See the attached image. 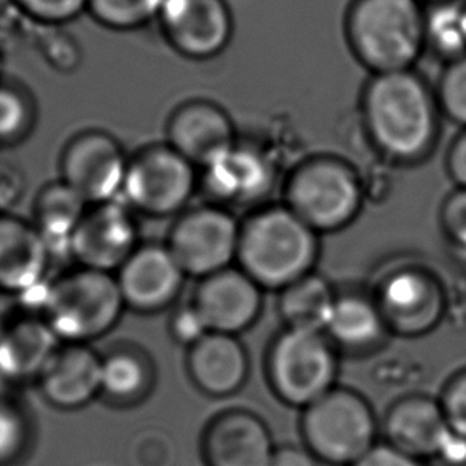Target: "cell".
<instances>
[{
    "label": "cell",
    "instance_id": "6da1fadb",
    "mask_svg": "<svg viewBox=\"0 0 466 466\" xmlns=\"http://www.w3.org/2000/svg\"><path fill=\"white\" fill-rule=\"evenodd\" d=\"M441 116L435 89L414 69L374 74L361 95L366 134L393 163L425 161L438 146Z\"/></svg>",
    "mask_w": 466,
    "mask_h": 466
},
{
    "label": "cell",
    "instance_id": "7a4b0ae2",
    "mask_svg": "<svg viewBox=\"0 0 466 466\" xmlns=\"http://www.w3.org/2000/svg\"><path fill=\"white\" fill-rule=\"evenodd\" d=\"M319 236L285 204L259 208L240 223L236 261L263 290H284L314 272Z\"/></svg>",
    "mask_w": 466,
    "mask_h": 466
},
{
    "label": "cell",
    "instance_id": "3957f363",
    "mask_svg": "<svg viewBox=\"0 0 466 466\" xmlns=\"http://www.w3.org/2000/svg\"><path fill=\"white\" fill-rule=\"evenodd\" d=\"M344 31L372 76L414 69L427 51V10L419 0H352Z\"/></svg>",
    "mask_w": 466,
    "mask_h": 466
},
{
    "label": "cell",
    "instance_id": "277c9868",
    "mask_svg": "<svg viewBox=\"0 0 466 466\" xmlns=\"http://www.w3.org/2000/svg\"><path fill=\"white\" fill-rule=\"evenodd\" d=\"M127 309L112 272L78 266L46 285L40 317L67 344H88L112 331Z\"/></svg>",
    "mask_w": 466,
    "mask_h": 466
},
{
    "label": "cell",
    "instance_id": "5b68a950",
    "mask_svg": "<svg viewBox=\"0 0 466 466\" xmlns=\"http://www.w3.org/2000/svg\"><path fill=\"white\" fill-rule=\"evenodd\" d=\"M365 189L359 172L338 157H312L299 164L285 185V206L315 233H336L359 217Z\"/></svg>",
    "mask_w": 466,
    "mask_h": 466
},
{
    "label": "cell",
    "instance_id": "8992f818",
    "mask_svg": "<svg viewBox=\"0 0 466 466\" xmlns=\"http://www.w3.org/2000/svg\"><path fill=\"white\" fill-rule=\"evenodd\" d=\"M266 371L276 395L304 410L336 387L339 350L323 331L285 328L269 347Z\"/></svg>",
    "mask_w": 466,
    "mask_h": 466
},
{
    "label": "cell",
    "instance_id": "52a82bcc",
    "mask_svg": "<svg viewBox=\"0 0 466 466\" xmlns=\"http://www.w3.org/2000/svg\"><path fill=\"white\" fill-rule=\"evenodd\" d=\"M301 429L310 452L333 465L352 466L378 442L371 404L350 389L334 387L304 408Z\"/></svg>",
    "mask_w": 466,
    "mask_h": 466
},
{
    "label": "cell",
    "instance_id": "ba28073f",
    "mask_svg": "<svg viewBox=\"0 0 466 466\" xmlns=\"http://www.w3.org/2000/svg\"><path fill=\"white\" fill-rule=\"evenodd\" d=\"M198 187V167L166 144L129 157L121 198L133 210L163 218L188 206Z\"/></svg>",
    "mask_w": 466,
    "mask_h": 466
},
{
    "label": "cell",
    "instance_id": "9c48e42d",
    "mask_svg": "<svg viewBox=\"0 0 466 466\" xmlns=\"http://www.w3.org/2000/svg\"><path fill=\"white\" fill-rule=\"evenodd\" d=\"M240 223L217 204L189 208L177 218L166 246L187 278L198 280L231 268L238 259Z\"/></svg>",
    "mask_w": 466,
    "mask_h": 466
},
{
    "label": "cell",
    "instance_id": "30bf717a",
    "mask_svg": "<svg viewBox=\"0 0 466 466\" xmlns=\"http://www.w3.org/2000/svg\"><path fill=\"white\" fill-rule=\"evenodd\" d=\"M372 297L390 333L408 338L435 329L446 310L441 280L420 266H401L389 272Z\"/></svg>",
    "mask_w": 466,
    "mask_h": 466
},
{
    "label": "cell",
    "instance_id": "8fae6325",
    "mask_svg": "<svg viewBox=\"0 0 466 466\" xmlns=\"http://www.w3.org/2000/svg\"><path fill=\"white\" fill-rule=\"evenodd\" d=\"M129 157L118 140L86 131L67 142L61 155V180L89 206L120 199Z\"/></svg>",
    "mask_w": 466,
    "mask_h": 466
},
{
    "label": "cell",
    "instance_id": "7c38bea8",
    "mask_svg": "<svg viewBox=\"0 0 466 466\" xmlns=\"http://www.w3.org/2000/svg\"><path fill=\"white\" fill-rule=\"evenodd\" d=\"M157 25L174 50L196 61L221 55L234 35L227 0H164Z\"/></svg>",
    "mask_w": 466,
    "mask_h": 466
},
{
    "label": "cell",
    "instance_id": "4fadbf2b",
    "mask_svg": "<svg viewBox=\"0 0 466 466\" xmlns=\"http://www.w3.org/2000/svg\"><path fill=\"white\" fill-rule=\"evenodd\" d=\"M139 246L133 208L115 199L89 206L70 242V257L83 268L115 274Z\"/></svg>",
    "mask_w": 466,
    "mask_h": 466
},
{
    "label": "cell",
    "instance_id": "5bb4252c",
    "mask_svg": "<svg viewBox=\"0 0 466 466\" xmlns=\"http://www.w3.org/2000/svg\"><path fill=\"white\" fill-rule=\"evenodd\" d=\"M199 170V185L221 208L258 206L271 195L276 183V167L269 157L240 142Z\"/></svg>",
    "mask_w": 466,
    "mask_h": 466
},
{
    "label": "cell",
    "instance_id": "9a60e30c",
    "mask_svg": "<svg viewBox=\"0 0 466 466\" xmlns=\"http://www.w3.org/2000/svg\"><path fill=\"white\" fill-rule=\"evenodd\" d=\"M127 309L157 314L176 303L187 274L166 244H140L115 272Z\"/></svg>",
    "mask_w": 466,
    "mask_h": 466
},
{
    "label": "cell",
    "instance_id": "2e32d148",
    "mask_svg": "<svg viewBox=\"0 0 466 466\" xmlns=\"http://www.w3.org/2000/svg\"><path fill=\"white\" fill-rule=\"evenodd\" d=\"M265 290L250 276L231 266L199 280L193 304L210 333L239 336L258 321Z\"/></svg>",
    "mask_w": 466,
    "mask_h": 466
},
{
    "label": "cell",
    "instance_id": "e0dca14e",
    "mask_svg": "<svg viewBox=\"0 0 466 466\" xmlns=\"http://www.w3.org/2000/svg\"><path fill=\"white\" fill-rule=\"evenodd\" d=\"M50 247L32 221L0 212V293L25 295L44 284Z\"/></svg>",
    "mask_w": 466,
    "mask_h": 466
},
{
    "label": "cell",
    "instance_id": "ac0fdd59",
    "mask_svg": "<svg viewBox=\"0 0 466 466\" xmlns=\"http://www.w3.org/2000/svg\"><path fill=\"white\" fill-rule=\"evenodd\" d=\"M42 397L57 410H80L101 395L102 357L88 344L57 347L37 380Z\"/></svg>",
    "mask_w": 466,
    "mask_h": 466
},
{
    "label": "cell",
    "instance_id": "d6986e66",
    "mask_svg": "<svg viewBox=\"0 0 466 466\" xmlns=\"http://www.w3.org/2000/svg\"><path fill=\"white\" fill-rule=\"evenodd\" d=\"M167 140L198 169L206 167L238 142L229 115L208 101H189L177 107L167 123Z\"/></svg>",
    "mask_w": 466,
    "mask_h": 466
},
{
    "label": "cell",
    "instance_id": "ffe728a7",
    "mask_svg": "<svg viewBox=\"0 0 466 466\" xmlns=\"http://www.w3.org/2000/svg\"><path fill=\"white\" fill-rule=\"evenodd\" d=\"M384 430L389 444L422 461L438 459L454 435L440 400L427 395H410L391 404Z\"/></svg>",
    "mask_w": 466,
    "mask_h": 466
},
{
    "label": "cell",
    "instance_id": "44dd1931",
    "mask_svg": "<svg viewBox=\"0 0 466 466\" xmlns=\"http://www.w3.org/2000/svg\"><path fill=\"white\" fill-rule=\"evenodd\" d=\"M274 454L271 431L246 410L217 417L204 436L208 466H271Z\"/></svg>",
    "mask_w": 466,
    "mask_h": 466
},
{
    "label": "cell",
    "instance_id": "7402d4cb",
    "mask_svg": "<svg viewBox=\"0 0 466 466\" xmlns=\"http://www.w3.org/2000/svg\"><path fill=\"white\" fill-rule=\"evenodd\" d=\"M187 365L196 387L210 397L233 395L250 371L246 347L233 334H206L189 347Z\"/></svg>",
    "mask_w": 466,
    "mask_h": 466
},
{
    "label": "cell",
    "instance_id": "603a6c76",
    "mask_svg": "<svg viewBox=\"0 0 466 466\" xmlns=\"http://www.w3.org/2000/svg\"><path fill=\"white\" fill-rule=\"evenodd\" d=\"M61 340L40 315H25L0 328V379L37 380Z\"/></svg>",
    "mask_w": 466,
    "mask_h": 466
},
{
    "label": "cell",
    "instance_id": "cb8c5ba5",
    "mask_svg": "<svg viewBox=\"0 0 466 466\" xmlns=\"http://www.w3.org/2000/svg\"><path fill=\"white\" fill-rule=\"evenodd\" d=\"M338 350L371 352L382 346L390 329L372 295L361 291L338 293L325 331Z\"/></svg>",
    "mask_w": 466,
    "mask_h": 466
},
{
    "label": "cell",
    "instance_id": "d4e9b609",
    "mask_svg": "<svg viewBox=\"0 0 466 466\" xmlns=\"http://www.w3.org/2000/svg\"><path fill=\"white\" fill-rule=\"evenodd\" d=\"M88 202L67 183H48L40 189L34 204V227L42 234L51 253L70 255V242L88 210Z\"/></svg>",
    "mask_w": 466,
    "mask_h": 466
},
{
    "label": "cell",
    "instance_id": "484cf974",
    "mask_svg": "<svg viewBox=\"0 0 466 466\" xmlns=\"http://www.w3.org/2000/svg\"><path fill=\"white\" fill-rule=\"evenodd\" d=\"M279 293V312L287 328L325 331L338 295L327 279L310 272Z\"/></svg>",
    "mask_w": 466,
    "mask_h": 466
},
{
    "label": "cell",
    "instance_id": "4316f807",
    "mask_svg": "<svg viewBox=\"0 0 466 466\" xmlns=\"http://www.w3.org/2000/svg\"><path fill=\"white\" fill-rule=\"evenodd\" d=\"M152 360L133 346H120L102 357L101 395L115 403H134L153 385Z\"/></svg>",
    "mask_w": 466,
    "mask_h": 466
},
{
    "label": "cell",
    "instance_id": "83f0119b",
    "mask_svg": "<svg viewBox=\"0 0 466 466\" xmlns=\"http://www.w3.org/2000/svg\"><path fill=\"white\" fill-rule=\"evenodd\" d=\"M35 123L37 106L29 88L15 78L0 76V148L23 144Z\"/></svg>",
    "mask_w": 466,
    "mask_h": 466
},
{
    "label": "cell",
    "instance_id": "f1b7e54d",
    "mask_svg": "<svg viewBox=\"0 0 466 466\" xmlns=\"http://www.w3.org/2000/svg\"><path fill=\"white\" fill-rule=\"evenodd\" d=\"M427 51L448 64L466 55V4L459 0L425 6Z\"/></svg>",
    "mask_w": 466,
    "mask_h": 466
},
{
    "label": "cell",
    "instance_id": "f546056e",
    "mask_svg": "<svg viewBox=\"0 0 466 466\" xmlns=\"http://www.w3.org/2000/svg\"><path fill=\"white\" fill-rule=\"evenodd\" d=\"M164 0H88L97 25L112 31H136L157 18Z\"/></svg>",
    "mask_w": 466,
    "mask_h": 466
},
{
    "label": "cell",
    "instance_id": "4dcf8cb0",
    "mask_svg": "<svg viewBox=\"0 0 466 466\" xmlns=\"http://www.w3.org/2000/svg\"><path fill=\"white\" fill-rule=\"evenodd\" d=\"M31 442V422L25 410L12 400H0V466H13L25 455Z\"/></svg>",
    "mask_w": 466,
    "mask_h": 466
},
{
    "label": "cell",
    "instance_id": "1f68e13d",
    "mask_svg": "<svg viewBox=\"0 0 466 466\" xmlns=\"http://www.w3.org/2000/svg\"><path fill=\"white\" fill-rule=\"evenodd\" d=\"M436 101L442 116L466 127V55L444 66L435 88Z\"/></svg>",
    "mask_w": 466,
    "mask_h": 466
},
{
    "label": "cell",
    "instance_id": "d6a6232c",
    "mask_svg": "<svg viewBox=\"0 0 466 466\" xmlns=\"http://www.w3.org/2000/svg\"><path fill=\"white\" fill-rule=\"evenodd\" d=\"M10 5L38 27H64L88 12V0H8Z\"/></svg>",
    "mask_w": 466,
    "mask_h": 466
},
{
    "label": "cell",
    "instance_id": "836d02e7",
    "mask_svg": "<svg viewBox=\"0 0 466 466\" xmlns=\"http://www.w3.org/2000/svg\"><path fill=\"white\" fill-rule=\"evenodd\" d=\"M38 53L53 69L69 74L82 64V48L64 27H40Z\"/></svg>",
    "mask_w": 466,
    "mask_h": 466
},
{
    "label": "cell",
    "instance_id": "e575fe53",
    "mask_svg": "<svg viewBox=\"0 0 466 466\" xmlns=\"http://www.w3.org/2000/svg\"><path fill=\"white\" fill-rule=\"evenodd\" d=\"M440 223L449 246L466 263V188H455L444 199Z\"/></svg>",
    "mask_w": 466,
    "mask_h": 466
},
{
    "label": "cell",
    "instance_id": "d590c367",
    "mask_svg": "<svg viewBox=\"0 0 466 466\" xmlns=\"http://www.w3.org/2000/svg\"><path fill=\"white\" fill-rule=\"evenodd\" d=\"M440 404L451 431L466 440V368L449 379Z\"/></svg>",
    "mask_w": 466,
    "mask_h": 466
},
{
    "label": "cell",
    "instance_id": "8d00e7d4",
    "mask_svg": "<svg viewBox=\"0 0 466 466\" xmlns=\"http://www.w3.org/2000/svg\"><path fill=\"white\" fill-rule=\"evenodd\" d=\"M170 334L172 338L182 344V346H195L198 340H201L206 334L210 333L206 321L196 309L193 301L188 304H183L170 317L169 323Z\"/></svg>",
    "mask_w": 466,
    "mask_h": 466
},
{
    "label": "cell",
    "instance_id": "74e56055",
    "mask_svg": "<svg viewBox=\"0 0 466 466\" xmlns=\"http://www.w3.org/2000/svg\"><path fill=\"white\" fill-rule=\"evenodd\" d=\"M352 466H423V463L389 442H376Z\"/></svg>",
    "mask_w": 466,
    "mask_h": 466
},
{
    "label": "cell",
    "instance_id": "f35d334b",
    "mask_svg": "<svg viewBox=\"0 0 466 466\" xmlns=\"http://www.w3.org/2000/svg\"><path fill=\"white\" fill-rule=\"evenodd\" d=\"M446 169L457 188H466V127L449 147Z\"/></svg>",
    "mask_w": 466,
    "mask_h": 466
},
{
    "label": "cell",
    "instance_id": "ab89813d",
    "mask_svg": "<svg viewBox=\"0 0 466 466\" xmlns=\"http://www.w3.org/2000/svg\"><path fill=\"white\" fill-rule=\"evenodd\" d=\"M315 457L309 449L297 448V446H284L276 449V454L272 457L271 466H319Z\"/></svg>",
    "mask_w": 466,
    "mask_h": 466
},
{
    "label": "cell",
    "instance_id": "60d3db41",
    "mask_svg": "<svg viewBox=\"0 0 466 466\" xmlns=\"http://www.w3.org/2000/svg\"><path fill=\"white\" fill-rule=\"evenodd\" d=\"M23 189V180L12 166H0V212H6L4 204L16 202Z\"/></svg>",
    "mask_w": 466,
    "mask_h": 466
},
{
    "label": "cell",
    "instance_id": "b9f144b4",
    "mask_svg": "<svg viewBox=\"0 0 466 466\" xmlns=\"http://www.w3.org/2000/svg\"><path fill=\"white\" fill-rule=\"evenodd\" d=\"M422 5L431 6L438 5V4H446V2H452V0H419Z\"/></svg>",
    "mask_w": 466,
    "mask_h": 466
}]
</instances>
